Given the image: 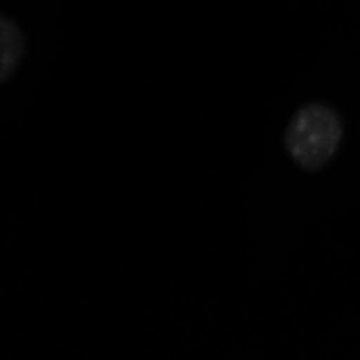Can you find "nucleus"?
I'll list each match as a JSON object with an SVG mask.
<instances>
[{
    "label": "nucleus",
    "instance_id": "nucleus-2",
    "mask_svg": "<svg viewBox=\"0 0 360 360\" xmlns=\"http://www.w3.org/2000/svg\"><path fill=\"white\" fill-rule=\"evenodd\" d=\"M25 54V32L13 18L0 15V84L14 75Z\"/></svg>",
    "mask_w": 360,
    "mask_h": 360
},
{
    "label": "nucleus",
    "instance_id": "nucleus-1",
    "mask_svg": "<svg viewBox=\"0 0 360 360\" xmlns=\"http://www.w3.org/2000/svg\"><path fill=\"white\" fill-rule=\"evenodd\" d=\"M344 132V122L333 107L308 103L288 120L284 146L292 162L303 172H320L336 156Z\"/></svg>",
    "mask_w": 360,
    "mask_h": 360
}]
</instances>
